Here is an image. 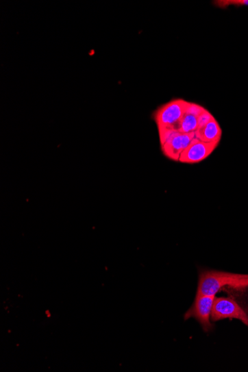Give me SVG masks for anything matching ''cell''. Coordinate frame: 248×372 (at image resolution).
Here are the masks:
<instances>
[{"mask_svg": "<svg viewBox=\"0 0 248 372\" xmlns=\"http://www.w3.org/2000/svg\"><path fill=\"white\" fill-rule=\"evenodd\" d=\"M247 278L245 274L218 271H202L199 274L197 293L216 297L225 287L238 284Z\"/></svg>", "mask_w": 248, "mask_h": 372, "instance_id": "1", "label": "cell"}, {"mask_svg": "<svg viewBox=\"0 0 248 372\" xmlns=\"http://www.w3.org/2000/svg\"><path fill=\"white\" fill-rule=\"evenodd\" d=\"M190 102L182 99H173L158 108L153 113L158 131L177 130Z\"/></svg>", "mask_w": 248, "mask_h": 372, "instance_id": "2", "label": "cell"}, {"mask_svg": "<svg viewBox=\"0 0 248 372\" xmlns=\"http://www.w3.org/2000/svg\"><path fill=\"white\" fill-rule=\"evenodd\" d=\"M158 136L164 156L179 162L181 155L195 138V132L183 134L177 130H166L158 132Z\"/></svg>", "mask_w": 248, "mask_h": 372, "instance_id": "3", "label": "cell"}, {"mask_svg": "<svg viewBox=\"0 0 248 372\" xmlns=\"http://www.w3.org/2000/svg\"><path fill=\"white\" fill-rule=\"evenodd\" d=\"M225 319H236L248 327V316L244 309L232 297H216L211 315L212 322Z\"/></svg>", "mask_w": 248, "mask_h": 372, "instance_id": "4", "label": "cell"}, {"mask_svg": "<svg viewBox=\"0 0 248 372\" xmlns=\"http://www.w3.org/2000/svg\"><path fill=\"white\" fill-rule=\"evenodd\" d=\"M216 297L203 295L197 293L191 308L184 314V320L194 318L206 332L212 329L211 315Z\"/></svg>", "mask_w": 248, "mask_h": 372, "instance_id": "5", "label": "cell"}, {"mask_svg": "<svg viewBox=\"0 0 248 372\" xmlns=\"http://www.w3.org/2000/svg\"><path fill=\"white\" fill-rule=\"evenodd\" d=\"M221 136L223 129L219 123L214 115L206 109L200 118L199 127L195 132V137L203 142L219 145Z\"/></svg>", "mask_w": 248, "mask_h": 372, "instance_id": "6", "label": "cell"}, {"mask_svg": "<svg viewBox=\"0 0 248 372\" xmlns=\"http://www.w3.org/2000/svg\"><path fill=\"white\" fill-rule=\"evenodd\" d=\"M219 145L203 142L195 137L181 155L179 162L188 164H199L214 153Z\"/></svg>", "mask_w": 248, "mask_h": 372, "instance_id": "7", "label": "cell"}, {"mask_svg": "<svg viewBox=\"0 0 248 372\" xmlns=\"http://www.w3.org/2000/svg\"><path fill=\"white\" fill-rule=\"evenodd\" d=\"M205 110L206 108L202 106L190 102L179 123L178 131L183 134H193L196 132L201 114Z\"/></svg>", "mask_w": 248, "mask_h": 372, "instance_id": "8", "label": "cell"}, {"mask_svg": "<svg viewBox=\"0 0 248 372\" xmlns=\"http://www.w3.org/2000/svg\"><path fill=\"white\" fill-rule=\"evenodd\" d=\"M223 290H225L229 297L234 299L248 316V275L244 281L227 286Z\"/></svg>", "mask_w": 248, "mask_h": 372, "instance_id": "9", "label": "cell"}, {"mask_svg": "<svg viewBox=\"0 0 248 372\" xmlns=\"http://www.w3.org/2000/svg\"><path fill=\"white\" fill-rule=\"evenodd\" d=\"M214 4L218 8L226 10L232 5L236 7L248 6V0H219V1H214Z\"/></svg>", "mask_w": 248, "mask_h": 372, "instance_id": "10", "label": "cell"}]
</instances>
